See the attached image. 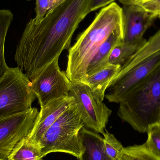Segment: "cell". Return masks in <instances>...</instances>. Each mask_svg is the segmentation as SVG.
Listing matches in <instances>:
<instances>
[{"label": "cell", "mask_w": 160, "mask_h": 160, "mask_svg": "<svg viewBox=\"0 0 160 160\" xmlns=\"http://www.w3.org/2000/svg\"><path fill=\"white\" fill-rule=\"evenodd\" d=\"M36 16L32 18L33 21L36 24L41 22L48 12L52 8L50 0H35Z\"/></svg>", "instance_id": "7402d4cb"}, {"label": "cell", "mask_w": 160, "mask_h": 160, "mask_svg": "<svg viewBox=\"0 0 160 160\" xmlns=\"http://www.w3.org/2000/svg\"><path fill=\"white\" fill-rule=\"evenodd\" d=\"M27 1H31V0H27Z\"/></svg>", "instance_id": "4316f807"}, {"label": "cell", "mask_w": 160, "mask_h": 160, "mask_svg": "<svg viewBox=\"0 0 160 160\" xmlns=\"http://www.w3.org/2000/svg\"><path fill=\"white\" fill-rule=\"evenodd\" d=\"M118 116L141 133L160 123V65L119 103Z\"/></svg>", "instance_id": "3957f363"}, {"label": "cell", "mask_w": 160, "mask_h": 160, "mask_svg": "<svg viewBox=\"0 0 160 160\" xmlns=\"http://www.w3.org/2000/svg\"><path fill=\"white\" fill-rule=\"evenodd\" d=\"M32 82V88L40 108L69 96L71 82L59 64V58L46 67Z\"/></svg>", "instance_id": "9c48e42d"}, {"label": "cell", "mask_w": 160, "mask_h": 160, "mask_svg": "<svg viewBox=\"0 0 160 160\" xmlns=\"http://www.w3.org/2000/svg\"><path fill=\"white\" fill-rule=\"evenodd\" d=\"M123 5L136 4L144 0H118Z\"/></svg>", "instance_id": "d4e9b609"}, {"label": "cell", "mask_w": 160, "mask_h": 160, "mask_svg": "<svg viewBox=\"0 0 160 160\" xmlns=\"http://www.w3.org/2000/svg\"><path fill=\"white\" fill-rule=\"evenodd\" d=\"M117 160H160L147 148L144 144L124 148Z\"/></svg>", "instance_id": "d6986e66"}, {"label": "cell", "mask_w": 160, "mask_h": 160, "mask_svg": "<svg viewBox=\"0 0 160 160\" xmlns=\"http://www.w3.org/2000/svg\"><path fill=\"white\" fill-rule=\"evenodd\" d=\"M142 48L141 46L120 43L113 49L109 56L108 63L121 67Z\"/></svg>", "instance_id": "ac0fdd59"}, {"label": "cell", "mask_w": 160, "mask_h": 160, "mask_svg": "<svg viewBox=\"0 0 160 160\" xmlns=\"http://www.w3.org/2000/svg\"><path fill=\"white\" fill-rule=\"evenodd\" d=\"M66 0H50L51 2L52 8V9L56 8L57 7L62 4Z\"/></svg>", "instance_id": "484cf974"}, {"label": "cell", "mask_w": 160, "mask_h": 160, "mask_svg": "<svg viewBox=\"0 0 160 160\" xmlns=\"http://www.w3.org/2000/svg\"><path fill=\"white\" fill-rule=\"evenodd\" d=\"M69 96L74 98L78 106L84 127L103 134L112 110L101 101L84 83L71 82Z\"/></svg>", "instance_id": "8992f818"}, {"label": "cell", "mask_w": 160, "mask_h": 160, "mask_svg": "<svg viewBox=\"0 0 160 160\" xmlns=\"http://www.w3.org/2000/svg\"><path fill=\"white\" fill-rule=\"evenodd\" d=\"M0 160H1V159H0Z\"/></svg>", "instance_id": "83f0119b"}, {"label": "cell", "mask_w": 160, "mask_h": 160, "mask_svg": "<svg viewBox=\"0 0 160 160\" xmlns=\"http://www.w3.org/2000/svg\"><path fill=\"white\" fill-rule=\"evenodd\" d=\"M36 98L32 82L18 67L9 68L0 80V118L28 112Z\"/></svg>", "instance_id": "5b68a950"}, {"label": "cell", "mask_w": 160, "mask_h": 160, "mask_svg": "<svg viewBox=\"0 0 160 160\" xmlns=\"http://www.w3.org/2000/svg\"><path fill=\"white\" fill-rule=\"evenodd\" d=\"M83 127L82 115L75 100L39 141L42 158L50 153L62 152L79 159L82 153L79 133Z\"/></svg>", "instance_id": "277c9868"}, {"label": "cell", "mask_w": 160, "mask_h": 160, "mask_svg": "<svg viewBox=\"0 0 160 160\" xmlns=\"http://www.w3.org/2000/svg\"><path fill=\"white\" fill-rule=\"evenodd\" d=\"M39 112L32 108L26 112L0 118V159L8 160L18 145L31 134Z\"/></svg>", "instance_id": "52a82bcc"}, {"label": "cell", "mask_w": 160, "mask_h": 160, "mask_svg": "<svg viewBox=\"0 0 160 160\" xmlns=\"http://www.w3.org/2000/svg\"><path fill=\"white\" fill-rule=\"evenodd\" d=\"M116 0H91L89 11H96L99 8H103L114 2Z\"/></svg>", "instance_id": "cb8c5ba5"}, {"label": "cell", "mask_w": 160, "mask_h": 160, "mask_svg": "<svg viewBox=\"0 0 160 160\" xmlns=\"http://www.w3.org/2000/svg\"><path fill=\"white\" fill-rule=\"evenodd\" d=\"M122 9V43L142 47L144 35L157 18L138 5H123Z\"/></svg>", "instance_id": "30bf717a"}, {"label": "cell", "mask_w": 160, "mask_h": 160, "mask_svg": "<svg viewBox=\"0 0 160 160\" xmlns=\"http://www.w3.org/2000/svg\"><path fill=\"white\" fill-rule=\"evenodd\" d=\"M147 132L148 139L144 144L152 154L160 158V124L152 125Z\"/></svg>", "instance_id": "44dd1931"}, {"label": "cell", "mask_w": 160, "mask_h": 160, "mask_svg": "<svg viewBox=\"0 0 160 160\" xmlns=\"http://www.w3.org/2000/svg\"><path fill=\"white\" fill-rule=\"evenodd\" d=\"M13 17V13L10 10L0 9V80L9 68L5 59L4 46L8 31Z\"/></svg>", "instance_id": "2e32d148"}, {"label": "cell", "mask_w": 160, "mask_h": 160, "mask_svg": "<svg viewBox=\"0 0 160 160\" xmlns=\"http://www.w3.org/2000/svg\"><path fill=\"white\" fill-rule=\"evenodd\" d=\"M91 0H66L49 10L43 20L36 24L31 19L17 46V67L31 82L42 70L69 50L75 31L90 13Z\"/></svg>", "instance_id": "6da1fadb"}, {"label": "cell", "mask_w": 160, "mask_h": 160, "mask_svg": "<svg viewBox=\"0 0 160 160\" xmlns=\"http://www.w3.org/2000/svg\"><path fill=\"white\" fill-rule=\"evenodd\" d=\"M27 138L16 148L8 160H42L41 148L39 143L31 142Z\"/></svg>", "instance_id": "e0dca14e"}, {"label": "cell", "mask_w": 160, "mask_h": 160, "mask_svg": "<svg viewBox=\"0 0 160 160\" xmlns=\"http://www.w3.org/2000/svg\"><path fill=\"white\" fill-rule=\"evenodd\" d=\"M160 65V52L148 56L133 67L118 74L110 83L105 97L109 102L119 103Z\"/></svg>", "instance_id": "ba28073f"}, {"label": "cell", "mask_w": 160, "mask_h": 160, "mask_svg": "<svg viewBox=\"0 0 160 160\" xmlns=\"http://www.w3.org/2000/svg\"><path fill=\"white\" fill-rule=\"evenodd\" d=\"M122 43V28L114 31L101 45L90 61L87 70L86 78L103 69L109 65L108 60L113 49Z\"/></svg>", "instance_id": "4fadbf2b"}, {"label": "cell", "mask_w": 160, "mask_h": 160, "mask_svg": "<svg viewBox=\"0 0 160 160\" xmlns=\"http://www.w3.org/2000/svg\"><path fill=\"white\" fill-rule=\"evenodd\" d=\"M136 5L160 19V0H144Z\"/></svg>", "instance_id": "603a6c76"}, {"label": "cell", "mask_w": 160, "mask_h": 160, "mask_svg": "<svg viewBox=\"0 0 160 160\" xmlns=\"http://www.w3.org/2000/svg\"><path fill=\"white\" fill-rule=\"evenodd\" d=\"M103 148L105 154L111 160H117L124 147L114 136L108 131L103 133Z\"/></svg>", "instance_id": "ffe728a7"}, {"label": "cell", "mask_w": 160, "mask_h": 160, "mask_svg": "<svg viewBox=\"0 0 160 160\" xmlns=\"http://www.w3.org/2000/svg\"><path fill=\"white\" fill-rule=\"evenodd\" d=\"M160 52V29L147 40L144 46L121 66L120 73H124L148 56Z\"/></svg>", "instance_id": "9a60e30c"}, {"label": "cell", "mask_w": 160, "mask_h": 160, "mask_svg": "<svg viewBox=\"0 0 160 160\" xmlns=\"http://www.w3.org/2000/svg\"></svg>", "instance_id": "f1b7e54d"}, {"label": "cell", "mask_w": 160, "mask_h": 160, "mask_svg": "<svg viewBox=\"0 0 160 160\" xmlns=\"http://www.w3.org/2000/svg\"><path fill=\"white\" fill-rule=\"evenodd\" d=\"M74 101V98L68 96L53 101L41 108L36 124L27 139L31 142L39 143L47 130Z\"/></svg>", "instance_id": "8fae6325"}, {"label": "cell", "mask_w": 160, "mask_h": 160, "mask_svg": "<svg viewBox=\"0 0 160 160\" xmlns=\"http://www.w3.org/2000/svg\"><path fill=\"white\" fill-rule=\"evenodd\" d=\"M122 8L112 3L101 9L68 51L67 76L71 82H84L91 59L112 32L122 28Z\"/></svg>", "instance_id": "7a4b0ae2"}, {"label": "cell", "mask_w": 160, "mask_h": 160, "mask_svg": "<svg viewBox=\"0 0 160 160\" xmlns=\"http://www.w3.org/2000/svg\"><path fill=\"white\" fill-rule=\"evenodd\" d=\"M120 68V65L109 64L103 69L87 77L83 83L90 88L101 101L103 102L106 90L118 75Z\"/></svg>", "instance_id": "5bb4252c"}, {"label": "cell", "mask_w": 160, "mask_h": 160, "mask_svg": "<svg viewBox=\"0 0 160 160\" xmlns=\"http://www.w3.org/2000/svg\"><path fill=\"white\" fill-rule=\"evenodd\" d=\"M79 135L82 153L79 160H111L105 154L103 138L98 133L83 127Z\"/></svg>", "instance_id": "7c38bea8"}]
</instances>
